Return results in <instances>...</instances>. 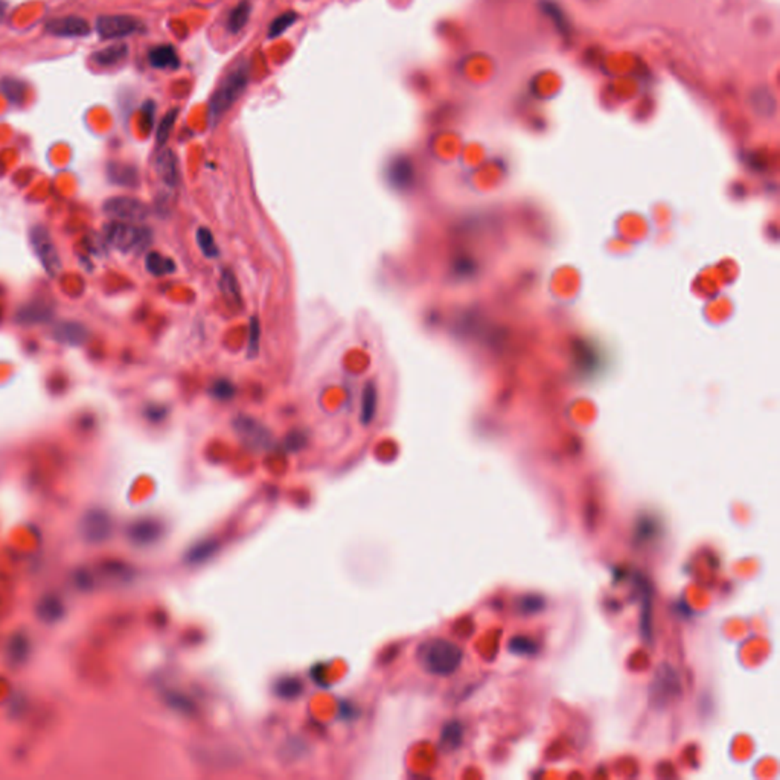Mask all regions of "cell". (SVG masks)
Returning a JSON list of instances; mask_svg holds the SVG:
<instances>
[{
  "instance_id": "obj_27",
  "label": "cell",
  "mask_w": 780,
  "mask_h": 780,
  "mask_svg": "<svg viewBox=\"0 0 780 780\" xmlns=\"http://www.w3.org/2000/svg\"><path fill=\"white\" fill-rule=\"evenodd\" d=\"M260 344H261V324L258 316H252L250 320H248V342H247L248 358L258 357Z\"/></svg>"
},
{
  "instance_id": "obj_21",
  "label": "cell",
  "mask_w": 780,
  "mask_h": 780,
  "mask_svg": "<svg viewBox=\"0 0 780 780\" xmlns=\"http://www.w3.org/2000/svg\"><path fill=\"white\" fill-rule=\"evenodd\" d=\"M462 739H463L462 724L457 721H452L447 724L444 730H442L440 745L444 747L445 750H456L457 747L462 744Z\"/></svg>"
},
{
  "instance_id": "obj_17",
  "label": "cell",
  "mask_w": 780,
  "mask_h": 780,
  "mask_svg": "<svg viewBox=\"0 0 780 780\" xmlns=\"http://www.w3.org/2000/svg\"><path fill=\"white\" fill-rule=\"evenodd\" d=\"M220 289L224 296V299H226L230 305H233V307L237 308H243V297H241L238 279L235 276V273H233L230 269H224L221 271Z\"/></svg>"
},
{
  "instance_id": "obj_15",
  "label": "cell",
  "mask_w": 780,
  "mask_h": 780,
  "mask_svg": "<svg viewBox=\"0 0 780 780\" xmlns=\"http://www.w3.org/2000/svg\"><path fill=\"white\" fill-rule=\"evenodd\" d=\"M378 408V392L375 383L369 381L365 384L363 390H361V401H360V421L363 425L372 424L376 415Z\"/></svg>"
},
{
  "instance_id": "obj_7",
  "label": "cell",
  "mask_w": 780,
  "mask_h": 780,
  "mask_svg": "<svg viewBox=\"0 0 780 780\" xmlns=\"http://www.w3.org/2000/svg\"><path fill=\"white\" fill-rule=\"evenodd\" d=\"M31 243L47 275L57 276L61 271V260L49 232L42 226H35L31 232Z\"/></svg>"
},
{
  "instance_id": "obj_11",
  "label": "cell",
  "mask_w": 780,
  "mask_h": 780,
  "mask_svg": "<svg viewBox=\"0 0 780 780\" xmlns=\"http://www.w3.org/2000/svg\"><path fill=\"white\" fill-rule=\"evenodd\" d=\"M156 173L165 186L174 189L179 184V160L173 150H164L156 157Z\"/></svg>"
},
{
  "instance_id": "obj_20",
  "label": "cell",
  "mask_w": 780,
  "mask_h": 780,
  "mask_svg": "<svg viewBox=\"0 0 780 780\" xmlns=\"http://www.w3.org/2000/svg\"><path fill=\"white\" fill-rule=\"evenodd\" d=\"M250 13H252V5L248 3V0H243V2H239L235 8H233L226 23V26L232 34H237V32L243 31L246 28L248 19H250Z\"/></svg>"
},
{
  "instance_id": "obj_2",
  "label": "cell",
  "mask_w": 780,
  "mask_h": 780,
  "mask_svg": "<svg viewBox=\"0 0 780 780\" xmlns=\"http://www.w3.org/2000/svg\"><path fill=\"white\" fill-rule=\"evenodd\" d=\"M248 84V69L246 64H237L214 92L209 102V122L216 124L221 116L229 111L241 95L244 93Z\"/></svg>"
},
{
  "instance_id": "obj_25",
  "label": "cell",
  "mask_w": 780,
  "mask_h": 780,
  "mask_svg": "<svg viewBox=\"0 0 780 780\" xmlns=\"http://www.w3.org/2000/svg\"><path fill=\"white\" fill-rule=\"evenodd\" d=\"M197 244L200 247V250H202V253L206 256L207 260L218 258L220 248L215 243L214 233L211 232V229H207L205 226L198 228V230H197Z\"/></svg>"
},
{
  "instance_id": "obj_33",
  "label": "cell",
  "mask_w": 780,
  "mask_h": 780,
  "mask_svg": "<svg viewBox=\"0 0 780 780\" xmlns=\"http://www.w3.org/2000/svg\"><path fill=\"white\" fill-rule=\"evenodd\" d=\"M142 113H143V122L147 124V130L152 127L154 124V113H156V106L152 101H147L143 104V109H142Z\"/></svg>"
},
{
  "instance_id": "obj_19",
  "label": "cell",
  "mask_w": 780,
  "mask_h": 780,
  "mask_svg": "<svg viewBox=\"0 0 780 780\" xmlns=\"http://www.w3.org/2000/svg\"><path fill=\"white\" fill-rule=\"evenodd\" d=\"M145 267L152 276H168L173 275L177 270L175 262L171 258L160 255L157 252H150L145 260Z\"/></svg>"
},
{
  "instance_id": "obj_26",
  "label": "cell",
  "mask_w": 780,
  "mask_h": 780,
  "mask_svg": "<svg viewBox=\"0 0 780 780\" xmlns=\"http://www.w3.org/2000/svg\"><path fill=\"white\" fill-rule=\"evenodd\" d=\"M235 393H237L235 384L228 380V378H218V380H215L211 384V388H209V395L216 401H229L232 398H235Z\"/></svg>"
},
{
  "instance_id": "obj_31",
  "label": "cell",
  "mask_w": 780,
  "mask_h": 780,
  "mask_svg": "<svg viewBox=\"0 0 780 780\" xmlns=\"http://www.w3.org/2000/svg\"><path fill=\"white\" fill-rule=\"evenodd\" d=\"M214 552H215V544L214 543L198 544L197 548L191 550V555H188V559L191 562H202V561H205V559L211 557Z\"/></svg>"
},
{
  "instance_id": "obj_1",
  "label": "cell",
  "mask_w": 780,
  "mask_h": 780,
  "mask_svg": "<svg viewBox=\"0 0 780 780\" xmlns=\"http://www.w3.org/2000/svg\"><path fill=\"white\" fill-rule=\"evenodd\" d=\"M420 662L429 674L436 677H449L461 667L463 653L453 642L434 639L421 646Z\"/></svg>"
},
{
  "instance_id": "obj_9",
  "label": "cell",
  "mask_w": 780,
  "mask_h": 780,
  "mask_svg": "<svg viewBox=\"0 0 780 780\" xmlns=\"http://www.w3.org/2000/svg\"><path fill=\"white\" fill-rule=\"evenodd\" d=\"M385 180L397 191H408L415 183V166L406 156H395L385 166Z\"/></svg>"
},
{
  "instance_id": "obj_29",
  "label": "cell",
  "mask_w": 780,
  "mask_h": 780,
  "mask_svg": "<svg viewBox=\"0 0 780 780\" xmlns=\"http://www.w3.org/2000/svg\"><path fill=\"white\" fill-rule=\"evenodd\" d=\"M297 20V14L293 11H288L278 15V17L270 23V28H269V37L270 38H275L279 37L280 34H284V32L292 28L294 25V22Z\"/></svg>"
},
{
  "instance_id": "obj_16",
  "label": "cell",
  "mask_w": 780,
  "mask_h": 780,
  "mask_svg": "<svg viewBox=\"0 0 780 780\" xmlns=\"http://www.w3.org/2000/svg\"><path fill=\"white\" fill-rule=\"evenodd\" d=\"M128 57V46L124 43L110 45L92 55V61L100 67H113Z\"/></svg>"
},
{
  "instance_id": "obj_14",
  "label": "cell",
  "mask_w": 780,
  "mask_h": 780,
  "mask_svg": "<svg viewBox=\"0 0 780 780\" xmlns=\"http://www.w3.org/2000/svg\"><path fill=\"white\" fill-rule=\"evenodd\" d=\"M52 337L66 344H81L87 339V329L77 321H63L54 328Z\"/></svg>"
},
{
  "instance_id": "obj_6",
  "label": "cell",
  "mask_w": 780,
  "mask_h": 780,
  "mask_svg": "<svg viewBox=\"0 0 780 780\" xmlns=\"http://www.w3.org/2000/svg\"><path fill=\"white\" fill-rule=\"evenodd\" d=\"M96 32L102 40H119L142 29V23L125 14H102L96 19Z\"/></svg>"
},
{
  "instance_id": "obj_3",
  "label": "cell",
  "mask_w": 780,
  "mask_h": 780,
  "mask_svg": "<svg viewBox=\"0 0 780 780\" xmlns=\"http://www.w3.org/2000/svg\"><path fill=\"white\" fill-rule=\"evenodd\" d=\"M106 239L111 247L120 252L143 250L152 241V233L147 228L134 226L133 223L115 221L106 226Z\"/></svg>"
},
{
  "instance_id": "obj_30",
  "label": "cell",
  "mask_w": 780,
  "mask_h": 780,
  "mask_svg": "<svg viewBox=\"0 0 780 780\" xmlns=\"http://www.w3.org/2000/svg\"><path fill=\"white\" fill-rule=\"evenodd\" d=\"M511 653L517 655H534L536 653V643L527 637H514L509 643Z\"/></svg>"
},
{
  "instance_id": "obj_8",
  "label": "cell",
  "mask_w": 780,
  "mask_h": 780,
  "mask_svg": "<svg viewBox=\"0 0 780 780\" xmlns=\"http://www.w3.org/2000/svg\"><path fill=\"white\" fill-rule=\"evenodd\" d=\"M238 438L244 442L247 447L253 449H267L271 445V434L264 424L256 421L255 417L241 415L233 421Z\"/></svg>"
},
{
  "instance_id": "obj_34",
  "label": "cell",
  "mask_w": 780,
  "mask_h": 780,
  "mask_svg": "<svg viewBox=\"0 0 780 780\" xmlns=\"http://www.w3.org/2000/svg\"><path fill=\"white\" fill-rule=\"evenodd\" d=\"M543 607V600L540 598H525L523 599V605L521 610L525 611V613H535Z\"/></svg>"
},
{
  "instance_id": "obj_32",
  "label": "cell",
  "mask_w": 780,
  "mask_h": 780,
  "mask_svg": "<svg viewBox=\"0 0 780 780\" xmlns=\"http://www.w3.org/2000/svg\"><path fill=\"white\" fill-rule=\"evenodd\" d=\"M301 689H302V685H301L299 680L288 678L282 683H279L278 694L280 697H284V698H293V697H297L301 694Z\"/></svg>"
},
{
  "instance_id": "obj_18",
  "label": "cell",
  "mask_w": 780,
  "mask_h": 780,
  "mask_svg": "<svg viewBox=\"0 0 780 780\" xmlns=\"http://www.w3.org/2000/svg\"><path fill=\"white\" fill-rule=\"evenodd\" d=\"M83 527H84V535L88 538V540L101 541L102 538H106V535L109 534V529H110L109 518L100 512L93 514V516H88L86 518Z\"/></svg>"
},
{
  "instance_id": "obj_10",
  "label": "cell",
  "mask_w": 780,
  "mask_h": 780,
  "mask_svg": "<svg viewBox=\"0 0 780 780\" xmlns=\"http://www.w3.org/2000/svg\"><path fill=\"white\" fill-rule=\"evenodd\" d=\"M46 31L55 37L78 38L87 37L90 34V23L79 15H66V17H57L46 23Z\"/></svg>"
},
{
  "instance_id": "obj_5",
  "label": "cell",
  "mask_w": 780,
  "mask_h": 780,
  "mask_svg": "<svg viewBox=\"0 0 780 780\" xmlns=\"http://www.w3.org/2000/svg\"><path fill=\"white\" fill-rule=\"evenodd\" d=\"M681 695V685L678 675L671 666H660L655 672V680L651 687V703L655 707H666L672 704Z\"/></svg>"
},
{
  "instance_id": "obj_28",
  "label": "cell",
  "mask_w": 780,
  "mask_h": 780,
  "mask_svg": "<svg viewBox=\"0 0 780 780\" xmlns=\"http://www.w3.org/2000/svg\"><path fill=\"white\" fill-rule=\"evenodd\" d=\"M177 116H179V110L173 109V110L168 111L162 120H160V124L157 127V133H156L157 147H164V145L168 142V139H170V134H171L173 128H174Z\"/></svg>"
},
{
  "instance_id": "obj_4",
  "label": "cell",
  "mask_w": 780,
  "mask_h": 780,
  "mask_svg": "<svg viewBox=\"0 0 780 780\" xmlns=\"http://www.w3.org/2000/svg\"><path fill=\"white\" fill-rule=\"evenodd\" d=\"M104 212L110 218L125 223H142L150 216V207L133 197H111L104 203Z\"/></svg>"
},
{
  "instance_id": "obj_13",
  "label": "cell",
  "mask_w": 780,
  "mask_h": 780,
  "mask_svg": "<svg viewBox=\"0 0 780 780\" xmlns=\"http://www.w3.org/2000/svg\"><path fill=\"white\" fill-rule=\"evenodd\" d=\"M109 180L113 182L119 186L125 188H136L139 186V173L134 166L120 164V162H111L107 166Z\"/></svg>"
},
{
  "instance_id": "obj_22",
  "label": "cell",
  "mask_w": 780,
  "mask_h": 780,
  "mask_svg": "<svg viewBox=\"0 0 780 780\" xmlns=\"http://www.w3.org/2000/svg\"><path fill=\"white\" fill-rule=\"evenodd\" d=\"M52 316V311L45 307L42 303L29 305L19 311L17 320L20 324H40V321H46Z\"/></svg>"
},
{
  "instance_id": "obj_24",
  "label": "cell",
  "mask_w": 780,
  "mask_h": 780,
  "mask_svg": "<svg viewBox=\"0 0 780 780\" xmlns=\"http://www.w3.org/2000/svg\"><path fill=\"white\" fill-rule=\"evenodd\" d=\"M0 90L6 96V100L13 104H20L25 100L26 87L25 83H22L17 78H3L0 81Z\"/></svg>"
},
{
  "instance_id": "obj_12",
  "label": "cell",
  "mask_w": 780,
  "mask_h": 780,
  "mask_svg": "<svg viewBox=\"0 0 780 780\" xmlns=\"http://www.w3.org/2000/svg\"><path fill=\"white\" fill-rule=\"evenodd\" d=\"M148 61L156 69H177L180 66V58L175 47L171 45H159L151 47L148 52Z\"/></svg>"
},
{
  "instance_id": "obj_35",
  "label": "cell",
  "mask_w": 780,
  "mask_h": 780,
  "mask_svg": "<svg viewBox=\"0 0 780 780\" xmlns=\"http://www.w3.org/2000/svg\"><path fill=\"white\" fill-rule=\"evenodd\" d=\"M6 6H8L6 2H3V0H0V20L3 19V15H5V13H6Z\"/></svg>"
},
{
  "instance_id": "obj_23",
  "label": "cell",
  "mask_w": 780,
  "mask_h": 780,
  "mask_svg": "<svg viewBox=\"0 0 780 780\" xmlns=\"http://www.w3.org/2000/svg\"><path fill=\"white\" fill-rule=\"evenodd\" d=\"M159 535H160L159 526L156 523H151V521L138 523V525L133 526L130 532L132 540L139 544H148L151 541H154Z\"/></svg>"
}]
</instances>
